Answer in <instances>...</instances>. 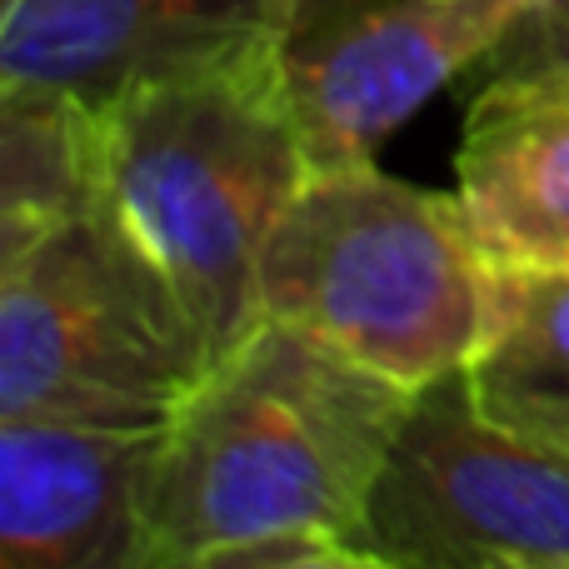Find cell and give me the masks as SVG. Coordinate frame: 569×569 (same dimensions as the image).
<instances>
[{"label":"cell","instance_id":"obj_1","mask_svg":"<svg viewBox=\"0 0 569 569\" xmlns=\"http://www.w3.org/2000/svg\"><path fill=\"white\" fill-rule=\"evenodd\" d=\"M415 395L280 320H260L156 430L146 520L160 569L295 535L365 540Z\"/></svg>","mask_w":569,"mask_h":569},{"label":"cell","instance_id":"obj_2","mask_svg":"<svg viewBox=\"0 0 569 569\" xmlns=\"http://www.w3.org/2000/svg\"><path fill=\"white\" fill-rule=\"evenodd\" d=\"M100 206L186 310L206 360L260 320V260L310 176L280 46L150 76L96 110Z\"/></svg>","mask_w":569,"mask_h":569},{"label":"cell","instance_id":"obj_3","mask_svg":"<svg viewBox=\"0 0 569 569\" xmlns=\"http://www.w3.org/2000/svg\"><path fill=\"white\" fill-rule=\"evenodd\" d=\"M505 270L455 190L375 160L305 176L260 260V310L410 395L465 375L500 315Z\"/></svg>","mask_w":569,"mask_h":569},{"label":"cell","instance_id":"obj_4","mask_svg":"<svg viewBox=\"0 0 569 569\" xmlns=\"http://www.w3.org/2000/svg\"><path fill=\"white\" fill-rule=\"evenodd\" d=\"M210 370L100 196L0 256V420L160 430Z\"/></svg>","mask_w":569,"mask_h":569},{"label":"cell","instance_id":"obj_5","mask_svg":"<svg viewBox=\"0 0 569 569\" xmlns=\"http://www.w3.org/2000/svg\"><path fill=\"white\" fill-rule=\"evenodd\" d=\"M365 540L405 569H569V455L475 410L465 375L415 395Z\"/></svg>","mask_w":569,"mask_h":569},{"label":"cell","instance_id":"obj_6","mask_svg":"<svg viewBox=\"0 0 569 569\" xmlns=\"http://www.w3.org/2000/svg\"><path fill=\"white\" fill-rule=\"evenodd\" d=\"M535 0H300L280 76L310 170L375 160L435 96L470 80Z\"/></svg>","mask_w":569,"mask_h":569},{"label":"cell","instance_id":"obj_7","mask_svg":"<svg viewBox=\"0 0 569 569\" xmlns=\"http://www.w3.org/2000/svg\"><path fill=\"white\" fill-rule=\"evenodd\" d=\"M300 0H0V96L100 110L150 76L284 46Z\"/></svg>","mask_w":569,"mask_h":569},{"label":"cell","instance_id":"obj_8","mask_svg":"<svg viewBox=\"0 0 569 569\" xmlns=\"http://www.w3.org/2000/svg\"><path fill=\"white\" fill-rule=\"evenodd\" d=\"M150 450L156 430L0 420V569H160Z\"/></svg>","mask_w":569,"mask_h":569},{"label":"cell","instance_id":"obj_9","mask_svg":"<svg viewBox=\"0 0 569 569\" xmlns=\"http://www.w3.org/2000/svg\"><path fill=\"white\" fill-rule=\"evenodd\" d=\"M455 196L500 270H569V80H480Z\"/></svg>","mask_w":569,"mask_h":569},{"label":"cell","instance_id":"obj_10","mask_svg":"<svg viewBox=\"0 0 569 569\" xmlns=\"http://www.w3.org/2000/svg\"><path fill=\"white\" fill-rule=\"evenodd\" d=\"M465 390L490 425L569 455V270H505Z\"/></svg>","mask_w":569,"mask_h":569},{"label":"cell","instance_id":"obj_11","mask_svg":"<svg viewBox=\"0 0 569 569\" xmlns=\"http://www.w3.org/2000/svg\"><path fill=\"white\" fill-rule=\"evenodd\" d=\"M480 80H569V0L535 6L475 70L470 86Z\"/></svg>","mask_w":569,"mask_h":569},{"label":"cell","instance_id":"obj_12","mask_svg":"<svg viewBox=\"0 0 569 569\" xmlns=\"http://www.w3.org/2000/svg\"><path fill=\"white\" fill-rule=\"evenodd\" d=\"M236 569H405L370 540H345V535H295V540L256 545L240 550Z\"/></svg>","mask_w":569,"mask_h":569},{"label":"cell","instance_id":"obj_13","mask_svg":"<svg viewBox=\"0 0 569 569\" xmlns=\"http://www.w3.org/2000/svg\"><path fill=\"white\" fill-rule=\"evenodd\" d=\"M196 569H236V555H216V560H206V565H196Z\"/></svg>","mask_w":569,"mask_h":569}]
</instances>
